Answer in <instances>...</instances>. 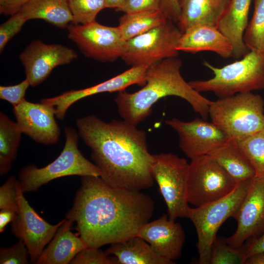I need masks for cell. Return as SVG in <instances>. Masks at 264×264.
<instances>
[{
  "instance_id": "4316f807",
  "label": "cell",
  "mask_w": 264,
  "mask_h": 264,
  "mask_svg": "<svg viewBox=\"0 0 264 264\" xmlns=\"http://www.w3.org/2000/svg\"><path fill=\"white\" fill-rule=\"evenodd\" d=\"M167 19L160 10L124 13L118 27L123 38L128 41L156 27Z\"/></svg>"
},
{
  "instance_id": "8992f818",
  "label": "cell",
  "mask_w": 264,
  "mask_h": 264,
  "mask_svg": "<svg viewBox=\"0 0 264 264\" xmlns=\"http://www.w3.org/2000/svg\"><path fill=\"white\" fill-rule=\"evenodd\" d=\"M209 116L230 138H241L264 128V101L252 92L237 93L212 101Z\"/></svg>"
},
{
  "instance_id": "e0dca14e",
  "label": "cell",
  "mask_w": 264,
  "mask_h": 264,
  "mask_svg": "<svg viewBox=\"0 0 264 264\" xmlns=\"http://www.w3.org/2000/svg\"><path fill=\"white\" fill-rule=\"evenodd\" d=\"M13 113L22 133L33 140L47 145L58 142L60 130L51 106L41 102H30L25 99L13 107Z\"/></svg>"
},
{
  "instance_id": "cb8c5ba5",
  "label": "cell",
  "mask_w": 264,
  "mask_h": 264,
  "mask_svg": "<svg viewBox=\"0 0 264 264\" xmlns=\"http://www.w3.org/2000/svg\"><path fill=\"white\" fill-rule=\"evenodd\" d=\"M208 155L237 183L251 179L255 176L253 167L233 138H230Z\"/></svg>"
},
{
  "instance_id": "7bdbcfd3",
  "label": "cell",
  "mask_w": 264,
  "mask_h": 264,
  "mask_svg": "<svg viewBox=\"0 0 264 264\" xmlns=\"http://www.w3.org/2000/svg\"><path fill=\"white\" fill-rule=\"evenodd\" d=\"M125 0H105L106 8H114L115 10L120 7Z\"/></svg>"
},
{
  "instance_id": "d4e9b609",
  "label": "cell",
  "mask_w": 264,
  "mask_h": 264,
  "mask_svg": "<svg viewBox=\"0 0 264 264\" xmlns=\"http://www.w3.org/2000/svg\"><path fill=\"white\" fill-rule=\"evenodd\" d=\"M20 12L27 21L41 19L61 28L73 22L68 0H30Z\"/></svg>"
},
{
  "instance_id": "5bb4252c",
  "label": "cell",
  "mask_w": 264,
  "mask_h": 264,
  "mask_svg": "<svg viewBox=\"0 0 264 264\" xmlns=\"http://www.w3.org/2000/svg\"><path fill=\"white\" fill-rule=\"evenodd\" d=\"M165 122L177 132L180 148L191 159L208 155L230 138L212 122L198 117L190 122L173 118Z\"/></svg>"
},
{
  "instance_id": "74e56055",
  "label": "cell",
  "mask_w": 264,
  "mask_h": 264,
  "mask_svg": "<svg viewBox=\"0 0 264 264\" xmlns=\"http://www.w3.org/2000/svg\"><path fill=\"white\" fill-rule=\"evenodd\" d=\"M160 10L165 17L177 24L180 15L178 0H160Z\"/></svg>"
},
{
  "instance_id": "2e32d148",
  "label": "cell",
  "mask_w": 264,
  "mask_h": 264,
  "mask_svg": "<svg viewBox=\"0 0 264 264\" xmlns=\"http://www.w3.org/2000/svg\"><path fill=\"white\" fill-rule=\"evenodd\" d=\"M233 217L237 221V229L224 239L229 245L237 248L264 225V176H255L251 179L247 192Z\"/></svg>"
},
{
  "instance_id": "3957f363",
  "label": "cell",
  "mask_w": 264,
  "mask_h": 264,
  "mask_svg": "<svg viewBox=\"0 0 264 264\" xmlns=\"http://www.w3.org/2000/svg\"><path fill=\"white\" fill-rule=\"evenodd\" d=\"M182 65L178 57L163 60L148 67L146 84L141 89L132 93L119 91L115 102L123 119L137 126L151 114L157 101L168 96L186 100L196 112L207 119L212 101L184 80L181 74Z\"/></svg>"
},
{
  "instance_id": "ab89813d",
  "label": "cell",
  "mask_w": 264,
  "mask_h": 264,
  "mask_svg": "<svg viewBox=\"0 0 264 264\" xmlns=\"http://www.w3.org/2000/svg\"><path fill=\"white\" fill-rule=\"evenodd\" d=\"M262 253H264V234L245 247L244 264L245 261L249 258Z\"/></svg>"
},
{
  "instance_id": "7c38bea8",
  "label": "cell",
  "mask_w": 264,
  "mask_h": 264,
  "mask_svg": "<svg viewBox=\"0 0 264 264\" xmlns=\"http://www.w3.org/2000/svg\"><path fill=\"white\" fill-rule=\"evenodd\" d=\"M17 187L19 209L11 222V231L25 243L31 263L36 264L64 219L54 225L46 221L30 205L24 196L19 180Z\"/></svg>"
},
{
  "instance_id": "60d3db41",
  "label": "cell",
  "mask_w": 264,
  "mask_h": 264,
  "mask_svg": "<svg viewBox=\"0 0 264 264\" xmlns=\"http://www.w3.org/2000/svg\"><path fill=\"white\" fill-rule=\"evenodd\" d=\"M17 215V212L9 209H1L0 211V232L5 230L6 225L12 222Z\"/></svg>"
},
{
  "instance_id": "ffe728a7",
  "label": "cell",
  "mask_w": 264,
  "mask_h": 264,
  "mask_svg": "<svg viewBox=\"0 0 264 264\" xmlns=\"http://www.w3.org/2000/svg\"><path fill=\"white\" fill-rule=\"evenodd\" d=\"M251 0H231L219 20L217 27L228 39L233 49V57L239 59L248 52L243 35L248 25Z\"/></svg>"
},
{
  "instance_id": "8d00e7d4",
  "label": "cell",
  "mask_w": 264,
  "mask_h": 264,
  "mask_svg": "<svg viewBox=\"0 0 264 264\" xmlns=\"http://www.w3.org/2000/svg\"><path fill=\"white\" fill-rule=\"evenodd\" d=\"M160 5V0H125L115 10L124 13L158 10Z\"/></svg>"
},
{
  "instance_id": "9c48e42d",
  "label": "cell",
  "mask_w": 264,
  "mask_h": 264,
  "mask_svg": "<svg viewBox=\"0 0 264 264\" xmlns=\"http://www.w3.org/2000/svg\"><path fill=\"white\" fill-rule=\"evenodd\" d=\"M182 34L176 23L167 20L162 24L126 41L121 59L132 66H150L177 57L176 46Z\"/></svg>"
},
{
  "instance_id": "7a4b0ae2",
  "label": "cell",
  "mask_w": 264,
  "mask_h": 264,
  "mask_svg": "<svg viewBox=\"0 0 264 264\" xmlns=\"http://www.w3.org/2000/svg\"><path fill=\"white\" fill-rule=\"evenodd\" d=\"M76 123L106 183L138 191L153 186V154L148 150L145 132L124 120L107 123L94 115L80 118Z\"/></svg>"
},
{
  "instance_id": "1f68e13d",
  "label": "cell",
  "mask_w": 264,
  "mask_h": 264,
  "mask_svg": "<svg viewBox=\"0 0 264 264\" xmlns=\"http://www.w3.org/2000/svg\"><path fill=\"white\" fill-rule=\"evenodd\" d=\"M87 246L79 252L70 262L71 264H117L116 259L109 257L105 251Z\"/></svg>"
},
{
  "instance_id": "f546056e",
  "label": "cell",
  "mask_w": 264,
  "mask_h": 264,
  "mask_svg": "<svg viewBox=\"0 0 264 264\" xmlns=\"http://www.w3.org/2000/svg\"><path fill=\"white\" fill-rule=\"evenodd\" d=\"M245 247H233L224 238L217 236L212 246L210 264H243Z\"/></svg>"
},
{
  "instance_id": "d6986e66",
  "label": "cell",
  "mask_w": 264,
  "mask_h": 264,
  "mask_svg": "<svg viewBox=\"0 0 264 264\" xmlns=\"http://www.w3.org/2000/svg\"><path fill=\"white\" fill-rule=\"evenodd\" d=\"M179 51L196 53L203 51L216 53L220 57H233V49L228 39L216 26L197 24L183 32L176 46Z\"/></svg>"
},
{
  "instance_id": "836d02e7",
  "label": "cell",
  "mask_w": 264,
  "mask_h": 264,
  "mask_svg": "<svg viewBox=\"0 0 264 264\" xmlns=\"http://www.w3.org/2000/svg\"><path fill=\"white\" fill-rule=\"evenodd\" d=\"M29 252L24 242L19 239L14 245L0 249V264H27Z\"/></svg>"
},
{
  "instance_id": "4fadbf2b",
  "label": "cell",
  "mask_w": 264,
  "mask_h": 264,
  "mask_svg": "<svg viewBox=\"0 0 264 264\" xmlns=\"http://www.w3.org/2000/svg\"><path fill=\"white\" fill-rule=\"evenodd\" d=\"M78 57L72 48L61 44L32 41L20 55L26 79L31 87L43 83L57 66L70 63Z\"/></svg>"
},
{
  "instance_id": "d6a6232c",
  "label": "cell",
  "mask_w": 264,
  "mask_h": 264,
  "mask_svg": "<svg viewBox=\"0 0 264 264\" xmlns=\"http://www.w3.org/2000/svg\"><path fill=\"white\" fill-rule=\"evenodd\" d=\"M27 21L22 13L10 16L0 25V52L2 53L8 42L21 30Z\"/></svg>"
},
{
  "instance_id": "e575fe53",
  "label": "cell",
  "mask_w": 264,
  "mask_h": 264,
  "mask_svg": "<svg viewBox=\"0 0 264 264\" xmlns=\"http://www.w3.org/2000/svg\"><path fill=\"white\" fill-rule=\"evenodd\" d=\"M17 180L12 176L0 187V209L18 212L19 209Z\"/></svg>"
},
{
  "instance_id": "6da1fadb",
  "label": "cell",
  "mask_w": 264,
  "mask_h": 264,
  "mask_svg": "<svg viewBox=\"0 0 264 264\" xmlns=\"http://www.w3.org/2000/svg\"><path fill=\"white\" fill-rule=\"evenodd\" d=\"M151 198L138 190L117 188L100 176H82L66 218L76 223L87 246L100 248L136 236L154 211Z\"/></svg>"
},
{
  "instance_id": "f1b7e54d",
  "label": "cell",
  "mask_w": 264,
  "mask_h": 264,
  "mask_svg": "<svg viewBox=\"0 0 264 264\" xmlns=\"http://www.w3.org/2000/svg\"><path fill=\"white\" fill-rule=\"evenodd\" d=\"M243 41L248 50L264 53V0H254L253 15L245 30Z\"/></svg>"
},
{
  "instance_id": "9a60e30c",
  "label": "cell",
  "mask_w": 264,
  "mask_h": 264,
  "mask_svg": "<svg viewBox=\"0 0 264 264\" xmlns=\"http://www.w3.org/2000/svg\"><path fill=\"white\" fill-rule=\"evenodd\" d=\"M148 67L147 66H132L102 83L83 89L68 90L55 97L43 99L40 102L51 106L57 118L62 120L68 108L84 98L101 93L125 90L126 88L133 85L143 86L146 84Z\"/></svg>"
},
{
  "instance_id": "d590c367",
  "label": "cell",
  "mask_w": 264,
  "mask_h": 264,
  "mask_svg": "<svg viewBox=\"0 0 264 264\" xmlns=\"http://www.w3.org/2000/svg\"><path fill=\"white\" fill-rule=\"evenodd\" d=\"M29 86L26 79L15 85L0 86V98L7 101L13 107L16 106L25 100V95Z\"/></svg>"
},
{
  "instance_id": "4dcf8cb0",
  "label": "cell",
  "mask_w": 264,
  "mask_h": 264,
  "mask_svg": "<svg viewBox=\"0 0 264 264\" xmlns=\"http://www.w3.org/2000/svg\"><path fill=\"white\" fill-rule=\"evenodd\" d=\"M73 22L86 24L96 21L98 13L106 8L105 0H68Z\"/></svg>"
},
{
  "instance_id": "7402d4cb",
  "label": "cell",
  "mask_w": 264,
  "mask_h": 264,
  "mask_svg": "<svg viewBox=\"0 0 264 264\" xmlns=\"http://www.w3.org/2000/svg\"><path fill=\"white\" fill-rule=\"evenodd\" d=\"M180 15L177 25L182 32L197 24L217 27L231 0H178Z\"/></svg>"
},
{
  "instance_id": "603a6c76",
  "label": "cell",
  "mask_w": 264,
  "mask_h": 264,
  "mask_svg": "<svg viewBox=\"0 0 264 264\" xmlns=\"http://www.w3.org/2000/svg\"><path fill=\"white\" fill-rule=\"evenodd\" d=\"M105 251L108 255H114L117 264L175 263L159 255L145 240L137 235L111 243Z\"/></svg>"
},
{
  "instance_id": "ba28073f",
  "label": "cell",
  "mask_w": 264,
  "mask_h": 264,
  "mask_svg": "<svg viewBox=\"0 0 264 264\" xmlns=\"http://www.w3.org/2000/svg\"><path fill=\"white\" fill-rule=\"evenodd\" d=\"M237 182L210 155L191 159L186 179L188 203L198 207L229 194Z\"/></svg>"
},
{
  "instance_id": "52a82bcc",
  "label": "cell",
  "mask_w": 264,
  "mask_h": 264,
  "mask_svg": "<svg viewBox=\"0 0 264 264\" xmlns=\"http://www.w3.org/2000/svg\"><path fill=\"white\" fill-rule=\"evenodd\" d=\"M251 179L237 183L229 194L218 200L198 207H188L186 217L192 221L197 234L199 264H210L212 246L217 232L223 222L239 209Z\"/></svg>"
},
{
  "instance_id": "83f0119b",
  "label": "cell",
  "mask_w": 264,
  "mask_h": 264,
  "mask_svg": "<svg viewBox=\"0 0 264 264\" xmlns=\"http://www.w3.org/2000/svg\"><path fill=\"white\" fill-rule=\"evenodd\" d=\"M234 139L253 167L255 176H264V128Z\"/></svg>"
},
{
  "instance_id": "277c9868",
  "label": "cell",
  "mask_w": 264,
  "mask_h": 264,
  "mask_svg": "<svg viewBox=\"0 0 264 264\" xmlns=\"http://www.w3.org/2000/svg\"><path fill=\"white\" fill-rule=\"evenodd\" d=\"M203 65L214 76L207 80H192L191 86L198 92H211L220 98L237 93L264 89V53L249 50L240 60L222 67L204 61Z\"/></svg>"
},
{
  "instance_id": "5b68a950",
  "label": "cell",
  "mask_w": 264,
  "mask_h": 264,
  "mask_svg": "<svg viewBox=\"0 0 264 264\" xmlns=\"http://www.w3.org/2000/svg\"><path fill=\"white\" fill-rule=\"evenodd\" d=\"M65 133L63 150L53 162L42 168L30 164L21 170L18 180L23 193L36 191L42 185L61 177L100 176L97 166L86 159L79 150V133L70 127L65 128Z\"/></svg>"
},
{
  "instance_id": "f35d334b",
  "label": "cell",
  "mask_w": 264,
  "mask_h": 264,
  "mask_svg": "<svg viewBox=\"0 0 264 264\" xmlns=\"http://www.w3.org/2000/svg\"><path fill=\"white\" fill-rule=\"evenodd\" d=\"M30 0H0V13L11 16L20 11Z\"/></svg>"
},
{
  "instance_id": "30bf717a",
  "label": "cell",
  "mask_w": 264,
  "mask_h": 264,
  "mask_svg": "<svg viewBox=\"0 0 264 264\" xmlns=\"http://www.w3.org/2000/svg\"><path fill=\"white\" fill-rule=\"evenodd\" d=\"M188 165L185 158L173 154L153 155L152 174L167 205L169 219L173 221L186 217L189 207L186 197Z\"/></svg>"
},
{
  "instance_id": "44dd1931",
  "label": "cell",
  "mask_w": 264,
  "mask_h": 264,
  "mask_svg": "<svg viewBox=\"0 0 264 264\" xmlns=\"http://www.w3.org/2000/svg\"><path fill=\"white\" fill-rule=\"evenodd\" d=\"M74 222L66 218L44 248L37 264H68L87 246L83 240L71 231Z\"/></svg>"
},
{
  "instance_id": "b9f144b4",
  "label": "cell",
  "mask_w": 264,
  "mask_h": 264,
  "mask_svg": "<svg viewBox=\"0 0 264 264\" xmlns=\"http://www.w3.org/2000/svg\"><path fill=\"white\" fill-rule=\"evenodd\" d=\"M246 264H264V253L254 255L248 259L245 262Z\"/></svg>"
},
{
  "instance_id": "8fae6325",
  "label": "cell",
  "mask_w": 264,
  "mask_h": 264,
  "mask_svg": "<svg viewBox=\"0 0 264 264\" xmlns=\"http://www.w3.org/2000/svg\"><path fill=\"white\" fill-rule=\"evenodd\" d=\"M68 38L88 58L103 63L113 62L121 57L126 41L118 26L103 25L96 21L86 24H70Z\"/></svg>"
},
{
  "instance_id": "484cf974",
  "label": "cell",
  "mask_w": 264,
  "mask_h": 264,
  "mask_svg": "<svg viewBox=\"0 0 264 264\" xmlns=\"http://www.w3.org/2000/svg\"><path fill=\"white\" fill-rule=\"evenodd\" d=\"M21 132L17 122L6 114L0 113V174L3 176L11 168L12 162L17 158L21 139Z\"/></svg>"
},
{
  "instance_id": "ac0fdd59",
  "label": "cell",
  "mask_w": 264,
  "mask_h": 264,
  "mask_svg": "<svg viewBox=\"0 0 264 264\" xmlns=\"http://www.w3.org/2000/svg\"><path fill=\"white\" fill-rule=\"evenodd\" d=\"M137 236L145 240L162 257L172 262L179 259L185 242V233L178 222L164 214L139 229Z\"/></svg>"
}]
</instances>
